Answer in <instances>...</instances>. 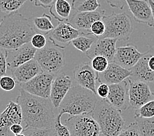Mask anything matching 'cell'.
<instances>
[{
    "mask_svg": "<svg viewBox=\"0 0 154 136\" xmlns=\"http://www.w3.org/2000/svg\"><path fill=\"white\" fill-rule=\"evenodd\" d=\"M17 98L20 107L24 128H50L56 116L50 98L45 99L27 92L23 89Z\"/></svg>",
    "mask_w": 154,
    "mask_h": 136,
    "instance_id": "6da1fadb",
    "label": "cell"
},
{
    "mask_svg": "<svg viewBox=\"0 0 154 136\" xmlns=\"http://www.w3.org/2000/svg\"><path fill=\"white\" fill-rule=\"evenodd\" d=\"M36 33L23 14L13 13L3 17L0 26V47L14 49L30 43Z\"/></svg>",
    "mask_w": 154,
    "mask_h": 136,
    "instance_id": "7a4b0ae2",
    "label": "cell"
},
{
    "mask_svg": "<svg viewBox=\"0 0 154 136\" xmlns=\"http://www.w3.org/2000/svg\"><path fill=\"white\" fill-rule=\"evenodd\" d=\"M98 99L97 94L81 86H72L58 107L59 113L69 116L92 113Z\"/></svg>",
    "mask_w": 154,
    "mask_h": 136,
    "instance_id": "3957f363",
    "label": "cell"
},
{
    "mask_svg": "<svg viewBox=\"0 0 154 136\" xmlns=\"http://www.w3.org/2000/svg\"><path fill=\"white\" fill-rule=\"evenodd\" d=\"M92 115L100 126L101 136H118L126 126L122 111L106 99L97 101Z\"/></svg>",
    "mask_w": 154,
    "mask_h": 136,
    "instance_id": "277c9868",
    "label": "cell"
},
{
    "mask_svg": "<svg viewBox=\"0 0 154 136\" xmlns=\"http://www.w3.org/2000/svg\"><path fill=\"white\" fill-rule=\"evenodd\" d=\"M102 20L106 26V31L100 38H113L118 41H127L133 32V23L131 17L125 13L112 12L104 16Z\"/></svg>",
    "mask_w": 154,
    "mask_h": 136,
    "instance_id": "5b68a950",
    "label": "cell"
},
{
    "mask_svg": "<svg viewBox=\"0 0 154 136\" xmlns=\"http://www.w3.org/2000/svg\"><path fill=\"white\" fill-rule=\"evenodd\" d=\"M34 59L41 66L43 72L57 75L66 64L64 49L55 45L51 41L45 47L36 50Z\"/></svg>",
    "mask_w": 154,
    "mask_h": 136,
    "instance_id": "8992f818",
    "label": "cell"
},
{
    "mask_svg": "<svg viewBox=\"0 0 154 136\" xmlns=\"http://www.w3.org/2000/svg\"><path fill=\"white\" fill-rule=\"evenodd\" d=\"M71 136H101L100 128L92 113L69 116L65 120Z\"/></svg>",
    "mask_w": 154,
    "mask_h": 136,
    "instance_id": "52a82bcc",
    "label": "cell"
},
{
    "mask_svg": "<svg viewBox=\"0 0 154 136\" xmlns=\"http://www.w3.org/2000/svg\"><path fill=\"white\" fill-rule=\"evenodd\" d=\"M54 77L55 75L42 72L29 81L20 84V86L21 89L32 95L49 99Z\"/></svg>",
    "mask_w": 154,
    "mask_h": 136,
    "instance_id": "ba28073f",
    "label": "cell"
},
{
    "mask_svg": "<svg viewBox=\"0 0 154 136\" xmlns=\"http://www.w3.org/2000/svg\"><path fill=\"white\" fill-rule=\"evenodd\" d=\"M81 32L69 22L59 23L57 26L46 34L49 40L54 45L65 49L75 38L80 35Z\"/></svg>",
    "mask_w": 154,
    "mask_h": 136,
    "instance_id": "9c48e42d",
    "label": "cell"
},
{
    "mask_svg": "<svg viewBox=\"0 0 154 136\" xmlns=\"http://www.w3.org/2000/svg\"><path fill=\"white\" fill-rule=\"evenodd\" d=\"M127 79L129 83V98L131 107L138 109L146 103L154 100V93L150 89L148 83L134 81L128 78Z\"/></svg>",
    "mask_w": 154,
    "mask_h": 136,
    "instance_id": "30bf717a",
    "label": "cell"
},
{
    "mask_svg": "<svg viewBox=\"0 0 154 136\" xmlns=\"http://www.w3.org/2000/svg\"><path fill=\"white\" fill-rule=\"evenodd\" d=\"M36 50L30 42L17 49H7V69L12 72L20 65L34 59Z\"/></svg>",
    "mask_w": 154,
    "mask_h": 136,
    "instance_id": "8fae6325",
    "label": "cell"
},
{
    "mask_svg": "<svg viewBox=\"0 0 154 136\" xmlns=\"http://www.w3.org/2000/svg\"><path fill=\"white\" fill-rule=\"evenodd\" d=\"M23 122V115L20 105L17 103L10 101L2 113H0V136H13L10 131L14 124Z\"/></svg>",
    "mask_w": 154,
    "mask_h": 136,
    "instance_id": "7c38bea8",
    "label": "cell"
},
{
    "mask_svg": "<svg viewBox=\"0 0 154 136\" xmlns=\"http://www.w3.org/2000/svg\"><path fill=\"white\" fill-rule=\"evenodd\" d=\"M106 11L99 8L92 12H76L72 14L69 23L81 32L82 34L91 35V27L95 21L102 20Z\"/></svg>",
    "mask_w": 154,
    "mask_h": 136,
    "instance_id": "4fadbf2b",
    "label": "cell"
},
{
    "mask_svg": "<svg viewBox=\"0 0 154 136\" xmlns=\"http://www.w3.org/2000/svg\"><path fill=\"white\" fill-rule=\"evenodd\" d=\"M98 73L95 71L92 66L87 62H82L76 65L73 76L77 84L91 90L97 94V81Z\"/></svg>",
    "mask_w": 154,
    "mask_h": 136,
    "instance_id": "5bb4252c",
    "label": "cell"
},
{
    "mask_svg": "<svg viewBox=\"0 0 154 136\" xmlns=\"http://www.w3.org/2000/svg\"><path fill=\"white\" fill-rule=\"evenodd\" d=\"M129 81L124 80L117 84H109V91L106 100L109 104L121 111L131 107L129 98Z\"/></svg>",
    "mask_w": 154,
    "mask_h": 136,
    "instance_id": "9a60e30c",
    "label": "cell"
},
{
    "mask_svg": "<svg viewBox=\"0 0 154 136\" xmlns=\"http://www.w3.org/2000/svg\"><path fill=\"white\" fill-rule=\"evenodd\" d=\"M153 53L154 49L149 46L148 50L131 69V74L128 79L134 81L154 83V72L149 69L148 65L149 58Z\"/></svg>",
    "mask_w": 154,
    "mask_h": 136,
    "instance_id": "2e32d148",
    "label": "cell"
},
{
    "mask_svg": "<svg viewBox=\"0 0 154 136\" xmlns=\"http://www.w3.org/2000/svg\"><path fill=\"white\" fill-rule=\"evenodd\" d=\"M72 86L71 77L65 73L56 75L52 83L50 100L54 108L58 109Z\"/></svg>",
    "mask_w": 154,
    "mask_h": 136,
    "instance_id": "e0dca14e",
    "label": "cell"
},
{
    "mask_svg": "<svg viewBox=\"0 0 154 136\" xmlns=\"http://www.w3.org/2000/svg\"><path fill=\"white\" fill-rule=\"evenodd\" d=\"M118 40L113 38H98L91 49L86 53V56L91 60L97 56L106 57L109 62H112L116 53V43Z\"/></svg>",
    "mask_w": 154,
    "mask_h": 136,
    "instance_id": "ac0fdd59",
    "label": "cell"
},
{
    "mask_svg": "<svg viewBox=\"0 0 154 136\" xmlns=\"http://www.w3.org/2000/svg\"><path fill=\"white\" fill-rule=\"evenodd\" d=\"M144 53L139 52L134 45H127L117 48L112 62L127 69H131L140 59Z\"/></svg>",
    "mask_w": 154,
    "mask_h": 136,
    "instance_id": "d6986e66",
    "label": "cell"
},
{
    "mask_svg": "<svg viewBox=\"0 0 154 136\" xmlns=\"http://www.w3.org/2000/svg\"><path fill=\"white\" fill-rule=\"evenodd\" d=\"M131 74V70L123 68L115 62H110L104 71L98 73L97 81L108 84V85L117 84L129 78Z\"/></svg>",
    "mask_w": 154,
    "mask_h": 136,
    "instance_id": "ffe728a7",
    "label": "cell"
},
{
    "mask_svg": "<svg viewBox=\"0 0 154 136\" xmlns=\"http://www.w3.org/2000/svg\"><path fill=\"white\" fill-rule=\"evenodd\" d=\"M134 19L137 23L152 27V14L148 0H125Z\"/></svg>",
    "mask_w": 154,
    "mask_h": 136,
    "instance_id": "44dd1931",
    "label": "cell"
},
{
    "mask_svg": "<svg viewBox=\"0 0 154 136\" xmlns=\"http://www.w3.org/2000/svg\"><path fill=\"white\" fill-rule=\"evenodd\" d=\"M43 72L34 58L20 65L12 71L13 77L19 84L26 83L40 73Z\"/></svg>",
    "mask_w": 154,
    "mask_h": 136,
    "instance_id": "7402d4cb",
    "label": "cell"
},
{
    "mask_svg": "<svg viewBox=\"0 0 154 136\" xmlns=\"http://www.w3.org/2000/svg\"><path fill=\"white\" fill-rule=\"evenodd\" d=\"M73 9L71 3L68 0H56L50 7L49 12L58 23L69 22Z\"/></svg>",
    "mask_w": 154,
    "mask_h": 136,
    "instance_id": "603a6c76",
    "label": "cell"
},
{
    "mask_svg": "<svg viewBox=\"0 0 154 136\" xmlns=\"http://www.w3.org/2000/svg\"><path fill=\"white\" fill-rule=\"evenodd\" d=\"M71 4L76 12H92L101 7L98 0H74Z\"/></svg>",
    "mask_w": 154,
    "mask_h": 136,
    "instance_id": "cb8c5ba5",
    "label": "cell"
},
{
    "mask_svg": "<svg viewBox=\"0 0 154 136\" xmlns=\"http://www.w3.org/2000/svg\"><path fill=\"white\" fill-rule=\"evenodd\" d=\"M88 35H90L81 34L78 38L72 40L71 43L76 49L83 53H86L97 39L96 37L93 38V37H88Z\"/></svg>",
    "mask_w": 154,
    "mask_h": 136,
    "instance_id": "d4e9b609",
    "label": "cell"
},
{
    "mask_svg": "<svg viewBox=\"0 0 154 136\" xmlns=\"http://www.w3.org/2000/svg\"><path fill=\"white\" fill-rule=\"evenodd\" d=\"M142 136H154V117L140 118L134 116Z\"/></svg>",
    "mask_w": 154,
    "mask_h": 136,
    "instance_id": "484cf974",
    "label": "cell"
},
{
    "mask_svg": "<svg viewBox=\"0 0 154 136\" xmlns=\"http://www.w3.org/2000/svg\"><path fill=\"white\" fill-rule=\"evenodd\" d=\"M28 0H0V12L7 14L16 13Z\"/></svg>",
    "mask_w": 154,
    "mask_h": 136,
    "instance_id": "4316f807",
    "label": "cell"
},
{
    "mask_svg": "<svg viewBox=\"0 0 154 136\" xmlns=\"http://www.w3.org/2000/svg\"><path fill=\"white\" fill-rule=\"evenodd\" d=\"M33 22H34L35 27L39 31L45 32V35L48 34L49 32L52 31L54 28L52 23L51 17L45 13H44L42 17L34 18Z\"/></svg>",
    "mask_w": 154,
    "mask_h": 136,
    "instance_id": "83f0119b",
    "label": "cell"
},
{
    "mask_svg": "<svg viewBox=\"0 0 154 136\" xmlns=\"http://www.w3.org/2000/svg\"><path fill=\"white\" fill-rule=\"evenodd\" d=\"M62 114L58 113L56 115L54 123L51 127L50 136H71L69 128L66 124L61 122Z\"/></svg>",
    "mask_w": 154,
    "mask_h": 136,
    "instance_id": "f1b7e54d",
    "label": "cell"
},
{
    "mask_svg": "<svg viewBox=\"0 0 154 136\" xmlns=\"http://www.w3.org/2000/svg\"><path fill=\"white\" fill-rule=\"evenodd\" d=\"M134 116L140 118H152L154 117V100H152L137 109Z\"/></svg>",
    "mask_w": 154,
    "mask_h": 136,
    "instance_id": "f546056e",
    "label": "cell"
},
{
    "mask_svg": "<svg viewBox=\"0 0 154 136\" xmlns=\"http://www.w3.org/2000/svg\"><path fill=\"white\" fill-rule=\"evenodd\" d=\"M109 63V60L106 57L97 56L91 59V65L95 71L97 73H102L107 69Z\"/></svg>",
    "mask_w": 154,
    "mask_h": 136,
    "instance_id": "4dcf8cb0",
    "label": "cell"
},
{
    "mask_svg": "<svg viewBox=\"0 0 154 136\" xmlns=\"http://www.w3.org/2000/svg\"><path fill=\"white\" fill-rule=\"evenodd\" d=\"M106 31V26L102 20L95 21L91 27V35L96 37L97 39L100 38Z\"/></svg>",
    "mask_w": 154,
    "mask_h": 136,
    "instance_id": "1f68e13d",
    "label": "cell"
},
{
    "mask_svg": "<svg viewBox=\"0 0 154 136\" xmlns=\"http://www.w3.org/2000/svg\"><path fill=\"white\" fill-rule=\"evenodd\" d=\"M16 83L13 77L4 75L0 78V89L5 91L13 90L16 86Z\"/></svg>",
    "mask_w": 154,
    "mask_h": 136,
    "instance_id": "d6a6232c",
    "label": "cell"
},
{
    "mask_svg": "<svg viewBox=\"0 0 154 136\" xmlns=\"http://www.w3.org/2000/svg\"><path fill=\"white\" fill-rule=\"evenodd\" d=\"M118 136H142L136 121L125 126Z\"/></svg>",
    "mask_w": 154,
    "mask_h": 136,
    "instance_id": "836d02e7",
    "label": "cell"
},
{
    "mask_svg": "<svg viewBox=\"0 0 154 136\" xmlns=\"http://www.w3.org/2000/svg\"><path fill=\"white\" fill-rule=\"evenodd\" d=\"M30 43L32 46L37 50L43 49V47H45L47 43L45 35L36 33L35 34L33 35Z\"/></svg>",
    "mask_w": 154,
    "mask_h": 136,
    "instance_id": "e575fe53",
    "label": "cell"
},
{
    "mask_svg": "<svg viewBox=\"0 0 154 136\" xmlns=\"http://www.w3.org/2000/svg\"><path fill=\"white\" fill-rule=\"evenodd\" d=\"M50 128L37 129V128H24L23 133L26 136H50Z\"/></svg>",
    "mask_w": 154,
    "mask_h": 136,
    "instance_id": "d590c367",
    "label": "cell"
},
{
    "mask_svg": "<svg viewBox=\"0 0 154 136\" xmlns=\"http://www.w3.org/2000/svg\"><path fill=\"white\" fill-rule=\"evenodd\" d=\"M7 70V49L0 47V78L5 75Z\"/></svg>",
    "mask_w": 154,
    "mask_h": 136,
    "instance_id": "8d00e7d4",
    "label": "cell"
},
{
    "mask_svg": "<svg viewBox=\"0 0 154 136\" xmlns=\"http://www.w3.org/2000/svg\"><path fill=\"white\" fill-rule=\"evenodd\" d=\"M109 88L108 84L101 83L97 88V94L101 99H106L109 94Z\"/></svg>",
    "mask_w": 154,
    "mask_h": 136,
    "instance_id": "74e56055",
    "label": "cell"
},
{
    "mask_svg": "<svg viewBox=\"0 0 154 136\" xmlns=\"http://www.w3.org/2000/svg\"><path fill=\"white\" fill-rule=\"evenodd\" d=\"M30 1L34 2L36 7H42L46 9L50 8L56 2V0H30Z\"/></svg>",
    "mask_w": 154,
    "mask_h": 136,
    "instance_id": "f35d334b",
    "label": "cell"
},
{
    "mask_svg": "<svg viewBox=\"0 0 154 136\" xmlns=\"http://www.w3.org/2000/svg\"><path fill=\"white\" fill-rule=\"evenodd\" d=\"M108 4L113 8H118L123 10L126 4L125 0H106Z\"/></svg>",
    "mask_w": 154,
    "mask_h": 136,
    "instance_id": "ab89813d",
    "label": "cell"
},
{
    "mask_svg": "<svg viewBox=\"0 0 154 136\" xmlns=\"http://www.w3.org/2000/svg\"><path fill=\"white\" fill-rule=\"evenodd\" d=\"M24 128L21 124H14L10 128V131L13 135H17L23 133Z\"/></svg>",
    "mask_w": 154,
    "mask_h": 136,
    "instance_id": "60d3db41",
    "label": "cell"
},
{
    "mask_svg": "<svg viewBox=\"0 0 154 136\" xmlns=\"http://www.w3.org/2000/svg\"><path fill=\"white\" fill-rule=\"evenodd\" d=\"M148 65L149 69L154 72V53L151 55L148 60Z\"/></svg>",
    "mask_w": 154,
    "mask_h": 136,
    "instance_id": "b9f144b4",
    "label": "cell"
},
{
    "mask_svg": "<svg viewBox=\"0 0 154 136\" xmlns=\"http://www.w3.org/2000/svg\"><path fill=\"white\" fill-rule=\"evenodd\" d=\"M149 4L150 5V7H151V10H152V27L154 28V2L153 0H148Z\"/></svg>",
    "mask_w": 154,
    "mask_h": 136,
    "instance_id": "7bdbcfd3",
    "label": "cell"
},
{
    "mask_svg": "<svg viewBox=\"0 0 154 136\" xmlns=\"http://www.w3.org/2000/svg\"><path fill=\"white\" fill-rule=\"evenodd\" d=\"M14 136H26V135L23 132V133H21V134H17V135H14Z\"/></svg>",
    "mask_w": 154,
    "mask_h": 136,
    "instance_id": "ee69618b",
    "label": "cell"
},
{
    "mask_svg": "<svg viewBox=\"0 0 154 136\" xmlns=\"http://www.w3.org/2000/svg\"><path fill=\"white\" fill-rule=\"evenodd\" d=\"M2 21H3V17H0V26H1V24L2 23Z\"/></svg>",
    "mask_w": 154,
    "mask_h": 136,
    "instance_id": "f6af8a7d",
    "label": "cell"
},
{
    "mask_svg": "<svg viewBox=\"0 0 154 136\" xmlns=\"http://www.w3.org/2000/svg\"><path fill=\"white\" fill-rule=\"evenodd\" d=\"M69 1H70V3H72L73 1H74V0H69Z\"/></svg>",
    "mask_w": 154,
    "mask_h": 136,
    "instance_id": "bcb514c9",
    "label": "cell"
}]
</instances>
